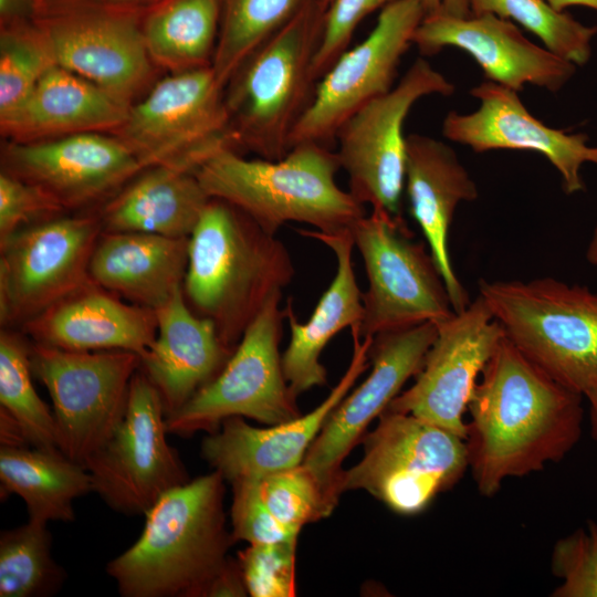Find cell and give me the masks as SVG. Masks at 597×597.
I'll return each mask as SVG.
<instances>
[{
    "instance_id": "obj_1",
    "label": "cell",
    "mask_w": 597,
    "mask_h": 597,
    "mask_svg": "<svg viewBox=\"0 0 597 597\" xmlns=\"http://www.w3.org/2000/svg\"><path fill=\"white\" fill-rule=\"evenodd\" d=\"M584 396L530 360L506 336L470 399L465 444L479 493L494 496L509 478L563 460L578 443Z\"/></svg>"
},
{
    "instance_id": "obj_2",
    "label": "cell",
    "mask_w": 597,
    "mask_h": 597,
    "mask_svg": "<svg viewBox=\"0 0 597 597\" xmlns=\"http://www.w3.org/2000/svg\"><path fill=\"white\" fill-rule=\"evenodd\" d=\"M293 275L291 255L275 234L230 202L210 198L189 235L182 291L228 349Z\"/></svg>"
},
{
    "instance_id": "obj_3",
    "label": "cell",
    "mask_w": 597,
    "mask_h": 597,
    "mask_svg": "<svg viewBox=\"0 0 597 597\" xmlns=\"http://www.w3.org/2000/svg\"><path fill=\"white\" fill-rule=\"evenodd\" d=\"M222 474L164 493L144 514L140 536L106 572L123 597H205L232 544L223 512Z\"/></svg>"
},
{
    "instance_id": "obj_4",
    "label": "cell",
    "mask_w": 597,
    "mask_h": 597,
    "mask_svg": "<svg viewBox=\"0 0 597 597\" xmlns=\"http://www.w3.org/2000/svg\"><path fill=\"white\" fill-rule=\"evenodd\" d=\"M339 169L332 147L301 143L277 160L249 159L227 147L195 172L210 198L241 209L270 234L286 222L334 234L352 231L365 216L364 205L338 187Z\"/></svg>"
},
{
    "instance_id": "obj_5",
    "label": "cell",
    "mask_w": 597,
    "mask_h": 597,
    "mask_svg": "<svg viewBox=\"0 0 597 597\" xmlns=\"http://www.w3.org/2000/svg\"><path fill=\"white\" fill-rule=\"evenodd\" d=\"M326 6L316 0L239 66L224 86L229 129L239 153L277 160L313 102V61Z\"/></svg>"
},
{
    "instance_id": "obj_6",
    "label": "cell",
    "mask_w": 597,
    "mask_h": 597,
    "mask_svg": "<svg viewBox=\"0 0 597 597\" xmlns=\"http://www.w3.org/2000/svg\"><path fill=\"white\" fill-rule=\"evenodd\" d=\"M479 290L530 360L583 396L597 389V292L552 277L481 281Z\"/></svg>"
},
{
    "instance_id": "obj_7",
    "label": "cell",
    "mask_w": 597,
    "mask_h": 597,
    "mask_svg": "<svg viewBox=\"0 0 597 597\" xmlns=\"http://www.w3.org/2000/svg\"><path fill=\"white\" fill-rule=\"evenodd\" d=\"M362 460L342 472L346 490H365L391 511L415 515L469 469L465 440L417 416L385 410L363 438Z\"/></svg>"
},
{
    "instance_id": "obj_8",
    "label": "cell",
    "mask_w": 597,
    "mask_h": 597,
    "mask_svg": "<svg viewBox=\"0 0 597 597\" xmlns=\"http://www.w3.org/2000/svg\"><path fill=\"white\" fill-rule=\"evenodd\" d=\"M144 11L102 0H46L33 22L57 66L133 104L160 72L145 44Z\"/></svg>"
},
{
    "instance_id": "obj_9",
    "label": "cell",
    "mask_w": 597,
    "mask_h": 597,
    "mask_svg": "<svg viewBox=\"0 0 597 597\" xmlns=\"http://www.w3.org/2000/svg\"><path fill=\"white\" fill-rule=\"evenodd\" d=\"M368 286L363 293L360 338L439 324L454 315L444 281L426 245L415 240L402 216L371 209L352 229Z\"/></svg>"
},
{
    "instance_id": "obj_10",
    "label": "cell",
    "mask_w": 597,
    "mask_h": 597,
    "mask_svg": "<svg viewBox=\"0 0 597 597\" xmlns=\"http://www.w3.org/2000/svg\"><path fill=\"white\" fill-rule=\"evenodd\" d=\"M144 169L178 166L196 171L219 150L238 151L229 129L224 87L212 66L169 73L129 107L114 132Z\"/></svg>"
},
{
    "instance_id": "obj_11",
    "label": "cell",
    "mask_w": 597,
    "mask_h": 597,
    "mask_svg": "<svg viewBox=\"0 0 597 597\" xmlns=\"http://www.w3.org/2000/svg\"><path fill=\"white\" fill-rule=\"evenodd\" d=\"M274 295L245 329L221 371L180 409L166 417L170 434L187 437L218 430L230 417L273 426L301 416L284 377L279 344L284 310Z\"/></svg>"
},
{
    "instance_id": "obj_12",
    "label": "cell",
    "mask_w": 597,
    "mask_h": 597,
    "mask_svg": "<svg viewBox=\"0 0 597 597\" xmlns=\"http://www.w3.org/2000/svg\"><path fill=\"white\" fill-rule=\"evenodd\" d=\"M30 359L33 375L52 399L57 449L84 465L122 421L139 355L69 350L32 342Z\"/></svg>"
},
{
    "instance_id": "obj_13",
    "label": "cell",
    "mask_w": 597,
    "mask_h": 597,
    "mask_svg": "<svg viewBox=\"0 0 597 597\" xmlns=\"http://www.w3.org/2000/svg\"><path fill=\"white\" fill-rule=\"evenodd\" d=\"M454 85L423 56L387 93L374 98L338 128L335 144L348 191L362 205L401 216L407 136L404 123L412 106L429 95L450 96Z\"/></svg>"
},
{
    "instance_id": "obj_14",
    "label": "cell",
    "mask_w": 597,
    "mask_h": 597,
    "mask_svg": "<svg viewBox=\"0 0 597 597\" xmlns=\"http://www.w3.org/2000/svg\"><path fill=\"white\" fill-rule=\"evenodd\" d=\"M97 214L55 216L0 240L1 327L22 326L92 281Z\"/></svg>"
},
{
    "instance_id": "obj_15",
    "label": "cell",
    "mask_w": 597,
    "mask_h": 597,
    "mask_svg": "<svg viewBox=\"0 0 597 597\" xmlns=\"http://www.w3.org/2000/svg\"><path fill=\"white\" fill-rule=\"evenodd\" d=\"M161 397L138 369L132 378L126 411L109 439L84 467L93 492L114 511L145 514L167 491L190 481L167 441Z\"/></svg>"
},
{
    "instance_id": "obj_16",
    "label": "cell",
    "mask_w": 597,
    "mask_h": 597,
    "mask_svg": "<svg viewBox=\"0 0 597 597\" xmlns=\"http://www.w3.org/2000/svg\"><path fill=\"white\" fill-rule=\"evenodd\" d=\"M423 17L420 0H397L381 9L366 39L347 49L318 80L313 102L293 132L291 148L301 143L332 147L348 117L389 92Z\"/></svg>"
},
{
    "instance_id": "obj_17",
    "label": "cell",
    "mask_w": 597,
    "mask_h": 597,
    "mask_svg": "<svg viewBox=\"0 0 597 597\" xmlns=\"http://www.w3.org/2000/svg\"><path fill=\"white\" fill-rule=\"evenodd\" d=\"M437 328L415 383L396 396L386 410L417 416L465 440L463 416L505 332L480 294L463 311L437 324Z\"/></svg>"
},
{
    "instance_id": "obj_18",
    "label": "cell",
    "mask_w": 597,
    "mask_h": 597,
    "mask_svg": "<svg viewBox=\"0 0 597 597\" xmlns=\"http://www.w3.org/2000/svg\"><path fill=\"white\" fill-rule=\"evenodd\" d=\"M144 167L109 133H80L1 147V170L32 184L63 210L106 201Z\"/></svg>"
},
{
    "instance_id": "obj_19",
    "label": "cell",
    "mask_w": 597,
    "mask_h": 597,
    "mask_svg": "<svg viewBox=\"0 0 597 597\" xmlns=\"http://www.w3.org/2000/svg\"><path fill=\"white\" fill-rule=\"evenodd\" d=\"M437 333V324L422 323L374 336L370 374L331 412L302 463L326 481L341 482L345 457L406 381L419 373Z\"/></svg>"
},
{
    "instance_id": "obj_20",
    "label": "cell",
    "mask_w": 597,
    "mask_h": 597,
    "mask_svg": "<svg viewBox=\"0 0 597 597\" xmlns=\"http://www.w3.org/2000/svg\"><path fill=\"white\" fill-rule=\"evenodd\" d=\"M412 44L422 56L449 46L460 49L478 63L488 81L519 93L526 84L557 93L577 66L530 41L511 20L492 13L426 15Z\"/></svg>"
},
{
    "instance_id": "obj_21",
    "label": "cell",
    "mask_w": 597,
    "mask_h": 597,
    "mask_svg": "<svg viewBox=\"0 0 597 597\" xmlns=\"http://www.w3.org/2000/svg\"><path fill=\"white\" fill-rule=\"evenodd\" d=\"M480 101L472 113L449 112L442 122V135L475 153L493 149L531 150L543 155L559 172L567 195L585 190L580 168L597 165V147L587 144L583 133L569 134L545 125L523 104L519 92L492 81L471 88Z\"/></svg>"
},
{
    "instance_id": "obj_22",
    "label": "cell",
    "mask_w": 597,
    "mask_h": 597,
    "mask_svg": "<svg viewBox=\"0 0 597 597\" xmlns=\"http://www.w3.org/2000/svg\"><path fill=\"white\" fill-rule=\"evenodd\" d=\"M353 336L348 368L325 400L311 412L290 421L258 428L242 417H230L201 444L205 460L224 480L261 479L270 473L298 465L335 407L345 398L367 368L374 337Z\"/></svg>"
},
{
    "instance_id": "obj_23",
    "label": "cell",
    "mask_w": 597,
    "mask_h": 597,
    "mask_svg": "<svg viewBox=\"0 0 597 597\" xmlns=\"http://www.w3.org/2000/svg\"><path fill=\"white\" fill-rule=\"evenodd\" d=\"M405 189L410 213L420 227L444 281L455 313L470 298L458 279L449 251V232L457 207L479 196L475 181L446 143L421 134L407 136Z\"/></svg>"
},
{
    "instance_id": "obj_24",
    "label": "cell",
    "mask_w": 597,
    "mask_h": 597,
    "mask_svg": "<svg viewBox=\"0 0 597 597\" xmlns=\"http://www.w3.org/2000/svg\"><path fill=\"white\" fill-rule=\"evenodd\" d=\"M32 342L69 350H128L142 357L157 334L155 310L91 282L21 326Z\"/></svg>"
},
{
    "instance_id": "obj_25",
    "label": "cell",
    "mask_w": 597,
    "mask_h": 597,
    "mask_svg": "<svg viewBox=\"0 0 597 597\" xmlns=\"http://www.w3.org/2000/svg\"><path fill=\"white\" fill-rule=\"evenodd\" d=\"M155 312L157 334L139 369L158 390L168 417L212 380L233 352L214 324L189 306L182 289Z\"/></svg>"
},
{
    "instance_id": "obj_26",
    "label": "cell",
    "mask_w": 597,
    "mask_h": 597,
    "mask_svg": "<svg viewBox=\"0 0 597 597\" xmlns=\"http://www.w3.org/2000/svg\"><path fill=\"white\" fill-rule=\"evenodd\" d=\"M297 232L328 247L335 254L337 269L306 323L297 321L291 300L284 308L290 322L291 339L282 355V368L295 397L326 384V369L320 363L323 349L342 329H357L364 314L363 293L357 285L353 264L355 244L352 231L328 234L302 229Z\"/></svg>"
},
{
    "instance_id": "obj_27",
    "label": "cell",
    "mask_w": 597,
    "mask_h": 597,
    "mask_svg": "<svg viewBox=\"0 0 597 597\" xmlns=\"http://www.w3.org/2000/svg\"><path fill=\"white\" fill-rule=\"evenodd\" d=\"M132 104L98 85L53 65L32 93L0 119L6 140L30 143L80 133H114Z\"/></svg>"
},
{
    "instance_id": "obj_28",
    "label": "cell",
    "mask_w": 597,
    "mask_h": 597,
    "mask_svg": "<svg viewBox=\"0 0 597 597\" xmlns=\"http://www.w3.org/2000/svg\"><path fill=\"white\" fill-rule=\"evenodd\" d=\"M188 240L103 231L90 260V279L127 302L156 310L182 289Z\"/></svg>"
},
{
    "instance_id": "obj_29",
    "label": "cell",
    "mask_w": 597,
    "mask_h": 597,
    "mask_svg": "<svg viewBox=\"0 0 597 597\" xmlns=\"http://www.w3.org/2000/svg\"><path fill=\"white\" fill-rule=\"evenodd\" d=\"M209 200L193 170L163 165L143 169L97 216L104 232L189 238Z\"/></svg>"
},
{
    "instance_id": "obj_30",
    "label": "cell",
    "mask_w": 597,
    "mask_h": 597,
    "mask_svg": "<svg viewBox=\"0 0 597 597\" xmlns=\"http://www.w3.org/2000/svg\"><path fill=\"white\" fill-rule=\"evenodd\" d=\"M1 495L20 496L29 519L72 522L75 499L93 492L92 479L81 463L59 449L1 446Z\"/></svg>"
},
{
    "instance_id": "obj_31",
    "label": "cell",
    "mask_w": 597,
    "mask_h": 597,
    "mask_svg": "<svg viewBox=\"0 0 597 597\" xmlns=\"http://www.w3.org/2000/svg\"><path fill=\"white\" fill-rule=\"evenodd\" d=\"M220 20V0H160L142 19L151 61L168 74L212 66Z\"/></svg>"
},
{
    "instance_id": "obj_32",
    "label": "cell",
    "mask_w": 597,
    "mask_h": 597,
    "mask_svg": "<svg viewBox=\"0 0 597 597\" xmlns=\"http://www.w3.org/2000/svg\"><path fill=\"white\" fill-rule=\"evenodd\" d=\"M316 0H220L221 20L212 69L224 87L262 43Z\"/></svg>"
},
{
    "instance_id": "obj_33",
    "label": "cell",
    "mask_w": 597,
    "mask_h": 597,
    "mask_svg": "<svg viewBox=\"0 0 597 597\" xmlns=\"http://www.w3.org/2000/svg\"><path fill=\"white\" fill-rule=\"evenodd\" d=\"M31 342L13 328L0 332V412L19 427L30 447L57 449L53 412L32 384Z\"/></svg>"
},
{
    "instance_id": "obj_34",
    "label": "cell",
    "mask_w": 597,
    "mask_h": 597,
    "mask_svg": "<svg viewBox=\"0 0 597 597\" xmlns=\"http://www.w3.org/2000/svg\"><path fill=\"white\" fill-rule=\"evenodd\" d=\"M66 574L52 556L48 523L29 519L0 534V596L48 597L62 587Z\"/></svg>"
},
{
    "instance_id": "obj_35",
    "label": "cell",
    "mask_w": 597,
    "mask_h": 597,
    "mask_svg": "<svg viewBox=\"0 0 597 597\" xmlns=\"http://www.w3.org/2000/svg\"><path fill=\"white\" fill-rule=\"evenodd\" d=\"M468 3L472 13H492L517 22L535 34L547 50L577 66L590 59L597 27L580 23L545 0H468Z\"/></svg>"
},
{
    "instance_id": "obj_36",
    "label": "cell",
    "mask_w": 597,
    "mask_h": 597,
    "mask_svg": "<svg viewBox=\"0 0 597 597\" xmlns=\"http://www.w3.org/2000/svg\"><path fill=\"white\" fill-rule=\"evenodd\" d=\"M258 481L262 499L273 516L298 533L305 524L328 516L343 493L339 482L322 479L303 463Z\"/></svg>"
},
{
    "instance_id": "obj_37",
    "label": "cell",
    "mask_w": 597,
    "mask_h": 597,
    "mask_svg": "<svg viewBox=\"0 0 597 597\" xmlns=\"http://www.w3.org/2000/svg\"><path fill=\"white\" fill-rule=\"evenodd\" d=\"M53 65L51 51L33 20L1 25L0 119L22 105Z\"/></svg>"
},
{
    "instance_id": "obj_38",
    "label": "cell",
    "mask_w": 597,
    "mask_h": 597,
    "mask_svg": "<svg viewBox=\"0 0 597 597\" xmlns=\"http://www.w3.org/2000/svg\"><path fill=\"white\" fill-rule=\"evenodd\" d=\"M297 538L269 544H249L238 553L241 575L252 597L296 595L295 561Z\"/></svg>"
},
{
    "instance_id": "obj_39",
    "label": "cell",
    "mask_w": 597,
    "mask_h": 597,
    "mask_svg": "<svg viewBox=\"0 0 597 597\" xmlns=\"http://www.w3.org/2000/svg\"><path fill=\"white\" fill-rule=\"evenodd\" d=\"M553 575L562 583L553 597H597V523L588 521L554 544Z\"/></svg>"
},
{
    "instance_id": "obj_40",
    "label": "cell",
    "mask_w": 597,
    "mask_h": 597,
    "mask_svg": "<svg viewBox=\"0 0 597 597\" xmlns=\"http://www.w3.org/2000/svg\"><path fill=\"white\" fill-rule=\"evenodd\" d=\"M231 535L233 541L269 544L298 537V532L279 522L262 499L258 479L231 482Z\"/></svg>"
},
{
    "instance_id": "obj_41",
    "label": "cell",
    "mask_w": 597,
    "mask_h": 597,
    "mask_svg": "<svg viewBox=\"0 0 597 597\" xmlns=\"http://www.w3.org/2000/svg\"><path fill=\"white\" fill-rule=\"evenodd\" d=\"M397 0H331L313 61L314 77L318 81L348 49L356 28L367 15Z\"/></svg>"
},
{
    "instance_id": "obj_42",
    "label": "cell",
    "mask_w": 597,
    "mask_h": 597,
    "mask_svg": "<svg viewBox=\"0 0 597 597\" xmlns=\"http://www.w3.org/2000/svg\"><path fill=\"white\" fill-rule=\"evenodd\" d=\"M64 210L48 193L13 175L0 171V240Z\"/></svg>"
},
{
    "instance_id": "obj_43",
    "label": "cell",
    "mask_w": 597,
    "mask_h": 597,
    "mask_svg": "<svg viewBox=\"0 0 597 597\" xmlns=\"http://www.w3.org/2000/svg\"><path fill=\"white\" fill-rule=\"evenodd\" d=\"M38 10V0H0L1 25L32 21Z\"/></svg>"
},
{
    "instance_id": "obj_44",
    "label": "cell",
    "mask_w": 597,
    "mask_h": 597,
    "mask_svg": "<svg viewBox=\"0 0 597 597\" xmlns=\"http://www.w3.org/2000/svg\"><path fill=\"white\" fill-rule=\"evenodd\" d=\"M426 15L467 17L471 13L468 0H420Z\"/></svg>"
},
{
    "instance_id": "obj_45",
    "label": "cell",
    "mask_w": 597,
    "mask_h": 597,
    "mask_svg": "<svg viewBox=\"0 0 597 597\" xmlns=\"http://www.w3.org/2000/svg\"><path fill=\"white\" fill-rule=\"evenodd\" d=\"M584 397L589 407L590 436L597 446V389L588 391Z\"/></svg>"
},
{
    "instance_id": "obj_46",
    "label": "cell",
    "mask_w": 597,
    "mask_h": 597,
    "mask_svg": "<svg viewBox=\"0 0 597 597\" xmlns=\"http://www.w3.org/2000/svg\"><path fill=\"white\" fill-rule=\"evenodd\" d=\"M552 8L557 11H565V9L574 6L587 7L597 11V0H545Z\"/></svg>"
},
{
    "instance_id": "obj_47",
    "label": "cell",
    "mask_w": 597,
    "mask_h": 597,
    "mask_svg": "<svg viewBox=\"0 0 597 597\" xmlns=\"http://www.w3.org/2000/svg\"><path fill=\"white\" fill-rule=\"evenodd\" d=\"M104 2L125 7V8H132V9H138V10H145L144 6L146 3H150V7L155 3L159 2L160 0H102Z\"/></svg>"
},
{
    "instance_id": "obj_48",
    "label": "cell",
    "mask_w": 597,
    "mask_h": 597,
    "mask_svg": "<svg viewBox=\"0 0 597 597\" xmlns=\"http://www.w3.org/2000/svg\"><path fill=\"white\" fill-rule=\"evenodd\" d=\"M587 261L597 266V227L591 235L590 242L586 251Z\"/></svg>"
},
{
    "instance_id": "obj_49",
    "label": "cell",
    "mask_w": 597,
    "mask_h": 597,
    "mask_svg": "<svg viewBox=\"0 0 597 597\" xmlns=\"http://www.w3.org/2000/svg\"><path fill=\"white\" fill-rule=\"evenodd\" d=\"M322 1L326 6V8H327L328 3L331 2V0H322Z\"/></svg>"
},
{
    "instance_id": "obj_50",
    "label": "cell",
    "mask_w": 597,
    "mask_h": 597,
    "mask_svg": "<svg viewBox=\"0 0 597 597\" xmlns=\"http://www.w3.org/2000/svg\"><path fill=\"white\" fill-rule=\"evenodd\" d=\"M46 0H38V8Z\"/></svg>"
}]
</instances>
